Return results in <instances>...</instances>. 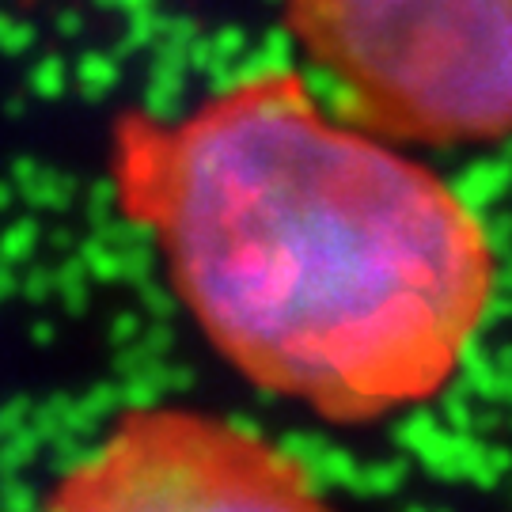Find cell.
<instances>
[{
  "label": "cell",
  "mask_w": 512,
  "mask_h": 512,
  "mask_svg": "<svg viewBox=\"0 0 512 512\" xmlns=\"http://www.w3.org/2000/svg\"><path fill=\"white\" fill-rule=\"evenodd\" d=\"M342 118L380 141L512 137V0H285Z\"/></svg>",
  "instance_id": "2"
},
{
  "label": "cell",
  "mask_w": 512,
  "mask_h": 512,
  "mask_svg": "<svg viewBox=\"0 0 512 512\" xmlns=\"http://www.w3.org/2000/svg\"><path fill=\"white\" fill-rule=\"evenodd\" d=\"M38 512H334L266 433L190 406H137Z\"/></svg>",
  "instance_id": "3"
},
{
  "label": "cell",
  "mask_w": 512,
  "mask_h": 512,
  "mask_svg": "<svg viewBox=\"0 0 512 512\" xmlns=\"http://www.w3.org/2000/svg\"><path fill=\"white\" fill-rule=\"evenodd\" d=\"M114 179L205 342L334 425L437 399L486 327L497 255L475 209L289 73L129 122Z\"/></svg>",
  "instance_id": "1"
}]
</instances>
